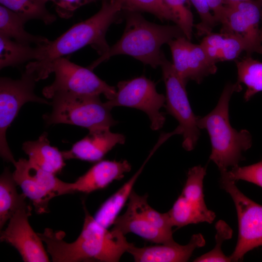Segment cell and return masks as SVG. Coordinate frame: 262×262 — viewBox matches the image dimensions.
<instances>
[{"label":"cell","mask_w":262,"mask_h":262,"mask_svg":"<svg viewBox=\"0 0 262 262\" xmlns=\"http://www.w3.org/2000/svg\"><path fill=\"white\" fill-rule=\"evenodd\" d=\"M85 216L82 230L72 243L63 240L65 232L46 229L37 233L47 246V251L54 262H77L96 260L118 262L133 244L125 235L112 229L108 230L92 216L84 207Z\"/></svg>","instance_id":"1"},{"label":"cell","mask_w":262,"mask_h":262,"mask_svg":"<svg viewBox=\"0 0 262 262\" xmlns=\"http://www.w3.org/2000/svg\"><path fill=\"white\" fill-rule=\"evenodd\" d=\"M123 10L122 0H104L100 10L89 18L75 24L44 46L41 58L29 62L26 69L36 75L55 59L90 46L100 55L109 49L105 38L109 27Z\"/></svg>","instance_id":"2"},{"label":"cell","mask_w":262,"mask_h":262,"mask_svg":"<svg viewBox=\"0 0 262 262\" xmlns=\"http://www.w3.org/2000/svg\"><path fill=\"white\" fill-rule=\"evenodd\" d=\"M125 30L120 39L88 67L93 70L102 62L119 54L130 55L153 68L161 66L164 55L162 46L171 40L185 36L176 25L150 22L137 12H127Z\"/></svg>","instance_id":"3"},{"label":"cell","mask_w":262,"mask_h":262,"mask_svg":"<svg viewBox=\"0 0 262 262\" xmlns=\"http://www.w3.org/2000/svg\"><path fill=\"white\" fill-rule=\"evenodd\" d=\"M242 90L241 84L227 83L215 107L203 117L199 116L197 124L199 129L207 131L211 142L210 160L217 166L220 173L228 171L229 167L238 165L244 159L242 153L252 146L250 132L243 129L238 131L229 122V102L234 92Z\"/></svg>","instance_id":"4"},{"label":"cell","mask_w":262,"mask_h":262,"mask_svg":"<svg viewBox=\"0 0 262 262\" xmlns=\"http://www.w3.org/2000/svg\"><path fill=\"white\" fill-rule=\"evenodd\" d=\"M51 99V112L43 116L48 125L70 124L89 131L110 128L117 123L111 114L112 108L99 96L58 92Z\"/></svg>","instance_id":"5"},{"label":"cell","mask_w":262,"mask_h":262,"mask_svg":"<svg viewBox=\"0 0 262 262\" xmlns=\"http://www.w3.org/2000/svg\"><path fill=\"white\" fill-rule=\"evenodd\" d=\"M52 73L55 74L53 82L42 90L47 98H51L58 92H68L89 96L103 94L110 100L116 92L115 87L100 79L92 70L79 66L68 58L61 57L52 61L35 75L36 80L45 79Z\"/></svg>","instance_id":"6"},{"label":"cell","mask_w":262,"mask_h":262,"mask_svg":"<svg viewBox=\"0 0 262 262\" xmlns=\"http://www.w3.org/2000/svg\"><path fill=\"white\" fill-rule=\"evenodd\" d=\"M37 80L34 73L25 69L19 79L0 78V154L2 158L13 164L16 162L7 144V129L17 115L21 107L28 102L50 104L34 93Z\"/></svg>","instance_id":"7"},{"label":"cell","mask_w":262,"mask_h":262,"mask_svg":"<svg viewBox=\"0 0 262 262\" xmlns=\"http://www.w3.org/2000/svg\"><path fill=\"white\" fill-rule=\"evenodd\" d=\"M14 165V179L37 213L49 212V203L52 198L74 192L73 182L61 180L29 160L19 159Z\"/></svg>","instance_id":"8"},{"label":"cell","mask_w":262,"mask_h":262,"mask_svg":"<svg viewBox=\"0 0 262 262\" xmlns=\"http://www.w3.org/2000/svg\"><path fill=\"white\" fill-rule=\"evenodd\" d=\"M166 89L165 108L167 112L178 121L183 135L182 147L193 150L200 135L196 116L191 107L186 90L185 82L177 74L173 65L164 56L161 65Z\"/></svg>","instance_id":"9"},{"label":"cell","mask_w":262,"mask_h":262,"mask_svg":"<svg viewBox=\"0 0 262 262\" xmlns=\"http://www.w3.org/2000/svg\"><path fill=\"white\" fill-rule=\"evenodd\" d=\"M221 187L229 193L235 204L239 224V235L231 261L243 259L250 250L262 246V205L253 201L237 187L235 181L221 174Z\"/></svg>","instance_id":"10"},{"label":"cell","mask_w":262,"mask_h":262,"mask_svg":"<svg viewBox=\"0 0 262 262\" xmlns=\"http://www.w3.org/2000/svg\"><path fill=\"white\" fill-rule=\"evenodd\" d=\"M106 103L112 109L125 106L144 112L153 131L162 128L165 120L164 114L160 111L165 106V97L158 93L155 83L144 76L119 82L115 97Z\"/></svg>","instance_id":"11"},{"label":"cell","mask_w":262,"mask_h":262,"mask_svg":"<svg viewBox=\"0 0 262 262\" xmlns=\"http://www.w3.org/2000/svg\"><path fill=\"white\" fill-rule=\"evenodd\" d=\"M262 19L259 0H248L224 5L219 22L221 33L230 34L241 39L247 55L262 54V33L259 24Z\"/></svg>","instance_id":"12"},{"label":"cell","mask_w":262,"mask_h":262,"mask_svg":"<svg viewBox=\"0 0 262 262\" xmlns=\"http://www.w3.org/2000/svg\"><path fill=\"white\" fill-rule=\"evenodd\" d=\"M31 211L24 199L10 218L6 229L0 231V241L16 248L25 262H49L42 240L30 225Z\"/></svg>","instance_id":"13"},{"label":"cell","mask_w":262,"mask_h":262,"mask_svg":"<svg viewBox=\"0 0 262 262\" xmlns=\"http://www.w3.org/2000/svg\"><path fill=\"white\" fill-rule=\"evenodd\" d=\"M177 74L185 82L189 80L200 83L216 73V63L212 61L199 44L191 43L185 36L171 40L168 43Z\"/></svg>","instance_id":"14"},{"label":"cell","mask_w":262,"mask_h":262,"mask_svg":"<svg viewBox=\"0 0 262 262\" xmlns=\"http://www.w3.org/2000/svg\"><path fill=\"white\" fill-rule=\"evenodd\" d=\"M205 245L203 235L198 233L193 235L185 245L174 242L138 247L132 244L127 252L136 262H185L189 260L195 249Z\"/></svg>","instance_id":"15"},{"label":"cell","mask_w":262,"mask_h":262,"mask_svg":"<svg viewBox=\"0 0 262 262\" xmlns=\"http://www.w3.org/2000/svg\"><path fill=\"white\" fill-rule=\"evenodd\" d=\"M125 136L114 133L110 128L89 131L84 138L75 143L69 150L62 151L65 160L77 159L98 162L117 144H123Z\"/></svg>","instance_id":"16"},{"label":"cell","mask_w":262,"mask_h":262,"mask_svg":"<svg viewBox=\"0 0 262 262\" xmlns=\"http://www.w3.org/2000/svg\"><path fill=\"white\" fill-rule=\"evenodd\" d=\"M131 168L127 160H100L73 182V191L90 193L103 189L113 181L122 179Z\"/></svg>","instance_id":"17"},{"label":"cell","mask_w":262,"mask_h":262,"mask_svg":"<svg viewBox=\"0 0 262 262\" xmlns=\"http://www.w3.org/2000/svg\"><path fill=\"white\" fill-rule=\"evenodd\" d=\"M113 229L126 235L132 233L147 241L158 244H171L175 241L173 234L164 232L155 227L129 201L126 212L118 216Z\"/></svg>","instance_id":"18"},{"label":"cell","mask_w":262,"mask_h":262,"mask_svg":"<svg viewBox=\"0 0 262 262\" xmlns=\"http://www.w3.org/2000/svg\"><path fill=\"white\" fill-rule=\"evenodd\" d=\"M163 142L158 140L149 154L137 172L124 183L115 193L108 198L97 212L95 219L101 225L108 229L113 225L118 214L129 199L133 186L142 172L145 165Z\"/></svg>","instance_id":"19"},{"label":"cell","mask_w":262,"mask_h":262,"mask_svg":"<svg viewBox=\"0 0 262 262\" xmlns=\"http://www.w3.org/2000/svg\"><path fill=\"white\" fill-rule=\"evenodd\" d=\"M22 149L29 161L49 173L56 175L66 165L62 151L50 145L46 132L36 140L24 142Z\"/></svg>","instance_id":"20"},{"label":"cell","mask_w":262,"mask_h":262,"mask_svg":"<svg viewBox=\"0 0 262 262\" xmlns=\"http://www.w3.org/2000/svg\"><path fill=\"white\" fill-rule=\"evenodd\" d=\"M200 45L209 58L213 62L235 61L246 46L234 35L223 33H211L203 38Z\"/></svg>","instance_id":"21"},{"label":"cell","mask_w":262,"mask_h":262,"mask_svg":"<svg viewBox=\"0 0 262 262\" xmlns=\"http://www.w3.org/2000/svg\"><path fill=\"white\" fill-rule=\"evenodd\" d=\"M44 45L33 47L0 35V69L39 60L43 53Z\"/></svg>","instance_id":"22"},{"label":"cell","mask_w":262,"mask_h":262,"mask_svg":"<svg viewBox=\"0 0 262 262\" xmlns=\"http://www.w3.org/2000/svg\"><path fill=\"white\" fill-rule=\"evenodd\" d=\"M25 24L16 13L0 5V35L28 45L42 46L49 42L46 37L27 32L24 29Z\"/></svg>","instance_id":"23"},{"label":"cell","mask_w":262,"mask_h":262,"mask_svg":"<svg viewBox=\"0 0 262 262\" xmlns=\"http://www.w3.org/2000/svg\"><path fill=\"white\" fill-rule=\"evenodd\" d=\"M167 213L173 227L178 228L200 222L211 223L215 217L214 213L207 206L193 204L181 195Z\"/></svg>","instance_id":"24"},{"label":"cell","mask_w":262,"mask_h":262,"mask_svg":"<svg viewBox=\"0 0 262 262\" xmlns=\"http://www.w3.org/2000/svg\"><path fill=\"white\" fill-rule=\"evenodd\" d=\"M16 185L13 174L8 168H5L0 177V229L27 198L23 193L18 194Z\"/></svg>","instance_id":"25"},{"label":"cell","mask_w":262,"mask_h":262,"mask_svg":"<svg viewBox=\"0 0 262 262\" xmlns=\"http://www.w3.org/2000/svg\"><path fill=\"white\" fill-rule=\"evenodd\" d=\"M235 62L237 68V82L246 86L244 98L246 101H248L262 91V62L247 55Z\"/></svg>","instance_id":"26"},{"label":"cell","mask_w":262,"mask_h":262,"mask_svg":"<svg viewBox=\"0 0 262 262\" xmlns=\"http://www.w3.org/2000/svg\"><path fill=\"white\" fill-rule=\"evenodd\" d=\"M0 5L17 15L25 23L39 20L49 25L56 19L55 15L46 7L44 0H0Z\"/></svg>","instance_id":"27"},{"label":"cell","mask_w":262,"mask_h":262,"mask_svg":"<svg viewBox=\"0 0 262 262\" xmlns=\"http://www.w3.org/2000/svg\"><path fill=\"white\" fill-rule=\"evenodd\" d=\"M206 174V168L201 165L195 166L189 169L181 194L188 201L203 207L206 206L203 193V181Z\"/></svg>","instance_id":"28"},{"label":"cell","mask_w":262,"mask_h":262,"mask_svg":"<svg viewBox=\"0 0 262 262\" xmlns=\"http://www.w3.org/2000/svg\"><path fill=\"white\" fill-rule=\"evenodd\" d=\"M171 12L175 23L189 40L192 38L194 18L190 9V0H163Z\"/></svg>","instance_id":"29"},{"label":"cell","mask_w":262,"mask_h":262,"mask_svg":"<svg viewBox=\"0 0 262 262\" xmlns=\"http://www.w3.org/2000/svg\"><path fill=\"white\" fill-rule=\"evenodd\" d=\"M123 10L127 12H147L162 20H171L174 18L163 0H122Z\"/></svg>","instance_id":"30"},{"label":"cell","mask_w":262,"mask_h":262,"mask_svg":"<svg viewBox=\"0 0 262 262\" xmlns=\"http://www.w3.org/2000/svg\"><path fill=\"white\" fill-rule=\"evenodd\" d=\"M216 245L210 251L196 259V262H232L230 257L226 256L221 250L223 242L231 238L232 230L224 221L219 220L215 224Z\"/></svg>","instance_id":"31"},{"label":"cell","mask_w":262,"mask_h":262,"mask_svg":"<svg viewBox=\"0 0 262 262\" xmlns=\"http://www.w3.org/2000/svg\"><path fill=\"white\" fill-rule=\"evenodd\" d=\"M221 174L234 181L243 180L262 187V160L247 166L233 167L230 171Z\"/></svg>","instance_id":"32"},{"label":"cell","mask_w":262,"mask_h":262,"mask_svg":"<svg viewBox=\"0 0 262 262\" xmlns=\"http://www.w3.org/2000/svg\"><path fill=\"white\" fill-rule=\"evenodd\" d=\"M198 12L201 21L195 25L198 36L207 35L212 32L218 23L208 4L207 0H190Z\"/></svg>","instance_id":"33"},{"label":"cell","mask_w":262,"mask_h":262,"mask_svg":"<svg viewBox=\"0 0 262 262\" xmlns=\"http://www.w3.org/2000/svg\"><path fill=\"white\" fill-rule=\"evenodd\" d=\"M46 2L53 3L57 15L63 18L71 17L75 11L81 7L87 4L104 0H44Z\"/></svg>","instance_id":"34"},{"label":"cell","mask_w":262,"mask_h":262,"mask_svg":"<svg viewBox=\"0 0 262 262\" xmlns=\"http://www.w3.org/2000/svg\"><path fill=\"white\" fill-rule=\"evenodd\" d=\"M207 1L211 10L213 12L215 19L217 22L219 23L224 7L223 0H207Z\"/></svg>","instance_id":"35"},{"label":"cell","mask_w":262,"mask_h":262,"mask_svg":"<svg viewBox=\"0 0 262 262\" xmlns=\"http://www.w3.org/2000/svg\"><path fill=\"white\" fill-rule=\"evenodd\" d=\"M246 0H223V3L224 5H228Z\"/></svg>","instance_id":"36"},{"label":"cell","mask_w":262,"mask_h":262,"mask_svg":"<svg viewBox=\"0 0 262 262\" xmlns=\"http://www.w3.org/2000/svg\"><path fill=\"white\" fill-rule=\"evenodd\" d=\"M260 2V4H261V11H262V0H259ZM261 32H262V27H261Z\"/></svg>","instance_id":"37"}]
</instances>
